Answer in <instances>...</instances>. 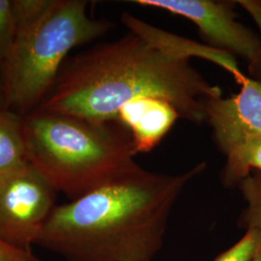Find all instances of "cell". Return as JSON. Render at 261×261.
Wrapping results in <instances>:
<instances>
[{"instance_id": "6da1fadb", "label": "cell", "mask_w": 261, "mask_h": 261, "mask_svg": "<svg viewBox=\"0 0 261 261\" xmlns=\"http://www.w3.org/2000/svg\"><path fill=\"white\" fill-rule=\"evenodd\" d=\"M128 32L72 57L62 66L50 92L35 111L96 123L117 121L123 107L152 97L174 107L179 117L196 125L207 122L206 101L223 97L191 57L209 60L224 70L230 55L155 28L124 12Z\"/></svg>"}, {"instance_id": "7a4b0ae2", "label": "cell", "mask_w": 261, "mask_h": 261, "mask_svg": "<svg viewBox=\"0 0 261 261\" xmlns=\"http://www.w3.org/2000/svg\"><path fill=\"white\" fill-rule=\"evenodd\" d=\"M206 168L176 174L139 167L69 202L56 205L37 245L64 261H153L182 193Z\"/></svg>"}, {"instance_id": "3957f363", "label": "cell", "mask_w": 261, "mask_h": 261, "mask_svg": "<svg viewBox=\"0 0 261 261\" xmlns=\"http://www.w3.org/2000/svg\"><path fill=\"white\" fill-rule=\"evenodd\" d=\"M23 124L28 163L70 200L140 167L130 132L119 122L33 111Z\"/></svg>"}, {"instance_id": "277c9868", "label": "cell", "mask_w": 261, "mask_h": 261, "mask_svg": "<svg viewBox=\"0 0 261 261\" xmlns=\"http://www.w3.org/2000/svg\"><path fill=\"white\" fill-rule=\"evenodd\" d=\"M86 0H55L51 7L15 35L2 64L4 107L24 116L50 92L69 53L111 31L108 19L89 16Z\"/></svg>"}, {"instance_id": "5b68a950", "label": "cell", "mask_w": 261, "mask_h": 261, "mask_svg": "<svg viewBox=\"0 0 261 261\" xmlns=\"http://www.w3.org/2000/svg\"><path fill=\"white\" fill-rule=\"evenodd\" d=\"M56 194L28 162L0 178V237L32 251L56 206Z\"/></svg>"}, {"instance_id": "8992f818", "label": "cell", "mask_w": 261, "mask_h": 261, "mask_svg": "<svg viewBox=\"0 0 261 261\" xmlns=\"http://www.w3.org/2000/svg\"><path fill=\"white\" fill-rule=\"evenodd\" d=\"M140 6L164 10L196 24L206 45L233 56L249 66L251 75L261 64V38L244 25L234 11L235 1L222 0H134Z\"/></svg>"}, {"instance_id": "52a82bcc", "label": "cell", "mask_w": 261, "mask_h": 261, "mask_svg": "<svg viewBox=\"0 0 261 261\" xmlns=\"http://www.w3.org/2000/svg\"><path fill=\"white\" fill-rule=\"evenodd\" d=\"M239 93L206 101L207 122L221 152L243 140L261 138V83L246 76Z\"/></svg>"}, {"instance_id": "ba28073f", "label": "cell", "mask_w": 261, "mask_h": 261, "mask_svg": "<svg viewBox=\"0 0 261 261\" xmlns=\"http://www.w3.org/2000/svg\"><path fill=\"white\" fill-rule=\"evenodd\" d=\"M178 118L176 110L167 101L143 97L123 107L117 122L130 132L137 153H144L165 138Z\"/></svg>"}, {"instance_id": "9c48e42d", "label": "cell", "mask_w": 261, "mask_h": 261, "mask_svg": "<svg viewBox=\"0 0 261 261\" xmlns=\"http://www.w3.org/2000/svg\"><path fill=\"white\" fill-rule=\"evenodd\" d=\"M25 163L23 116L0 106V178Z\"/></svg>"}, {"instance_id": "30bf717a", "label": "cell", "mask_w": 261, "mask_h": 261, "mask_svg": "<svg viewBox=\"0 0 261 261\" xmlns=\"http://www.w3.org/2000/svg\"><path fill=\"white\" fill-rule=\"evenodd\" d=\"M225 164L221 172L224 187H237L252 171L261 172V138L247 139L224 154Z\"/></svg>"}, {"instance_id": "8fae6325", "label": "cell", "mask_w": 261, "mask_h": 261, "mask_svg": "<svg viewBox=\"0 0 261 261\" xmlns=\"http://www.w3.org/2000/svg\"><path fill=\"white\" fill-rule=\"evenodd\" d=\"M245 207L238 219L244 230L253 229L261 233V172L252 171L239 183Z\"/></svg>"}, {"instance_id": "7c38bea8", "label": "cell", "mask_w": 261, "mask_h": 261, "mask_svg": "<svg viewBox=\"0 0 261 261\" xmlns=\"http://www.w3.org/2000/svg\"><path fill=\"white\" fill-rule=\"evenodd\" d=\"M54 2L55 0H12L15 35L40 19Z\"/></svg>"}, {"instance_id": "4fadbf2b", "label": "cell", "mask_w": 261, "mask_h": 261, "mask_svg": "<svg viewBox=\"0 0 261 261\" xmlns=\"http://www.w3.org/2000/svg\"><path fill=\"white\" fill-rule=\"evenodd\" d=\"M260 250V232L248 229L237 242L217 255L213 261H252Z\"/></svg>"}, {"instance_id": "5bb4252c", "label": "cell", "mask_w": 261, "mask_h": 261, "mask_svg": "<svg viewBox=\"0 0 261 261\" xmlns=\"http://www.w3.org/2000/svg\"><path fill=\"white\" fill-rule=\"evenodd\" d=\"M15 41V24L12 14V0H0V64L2 65Z\"/></svg>"}, {"instance_id": "9a60e30c", "label": "cell", "mask_w": 261, "mask_h": 261, "mask_svg": "<svg viewBox=\"0 0 261 261\" xmlns=\"http://www.w3.org/2000/svg\"><path fill=\"white\" fill-rule=\"evenodd\" d=\"M0 261H45L32 251L18 248L0 237Z\"/></svg>"}, {"instance_id": "2e32d148", "label": "cell", "mask_w": 261, "mask_h": 261, "mask_svg": "<svg viewBox=\"0 0 261 261\" xmlns=\"http://www.w3.org/2000/svg\"><path fill=\"white\" fill-rule=\"evenodd\" d=\"M235 2L252 18L261 38V0H237ZM251 77L261 83V64Z\"/></svg>"}, {"instance_id": "e0dca14e", "label": "cell", "mask_w": 261, "mask_h": 261, "mask_svg": "<svg viewBox=\"0 0 261 261\" xmlns=\"http://www.w3.org/2000/svg\"><path fill=\"white\" fill-rule=\"evenodd\" d=\"M0 106H4V103H3V86H2V82H0Z\"/></svg>"}, {"instance_id": "ac0fdd59", "label": "cell", "mask_w": 261, "mask_h": 261, "mask_svg": "<svg viewBox=\"0 0 261 261\" xmlns=\"http://www.w3.org/2000/svg\"><path fill=\"white\" fill-rule=\"evenodd\" d=\"M252 261H261V250L259 252L257 253V255L254 257V259Z\"/></svg>"}]
</instances>
